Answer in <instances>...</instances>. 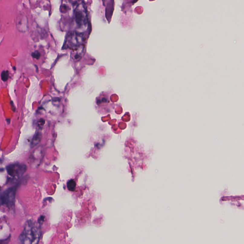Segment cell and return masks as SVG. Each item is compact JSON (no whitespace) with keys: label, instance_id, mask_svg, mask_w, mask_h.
<instances>
[{"label":"cell","instance_id":"3","mask_svg":"<svg viewBox=\"0 0 244 244\" xmlns=\"http://www.w3.org/2000/svg\"><path fill=\"white\" fill-rule=\"evenodd\" d=\"M27 170L26 165L19 163L9 164L6 168L7 173L13 178L19 177L23 176Z\"/></svg>","mask_w":244,"mask_h":244},{"label":"cell","instance_id":"4","mask_svg":"<svg viewBox=\"0 0 244 244\" xmlns=\"http://www.w3.org/2000/svg\"><path fill=\"white\" fill-rule=\"evenodd\" d=\"M74 19L79 27L85 25L87 23V15L86 11L77 8L74 11Z\"/></svg>","mask_w":244,"mask_h":244},{"label":"cell","instance_id":"8","mask_svg":"<svg viewBox=\"0 0 244 244\" xmlns=\"http://www.w3.org/2000/svg\"><path fill=\"white\" fill-rule=\"evenodd\" d=\"M68 189L70 191H74L76 190V183L73 180H70L68 181L67 184Z\"/></svg>","mask_w":244,"mask_h":244},{"label":"cell","instance_id":"11","mask_svg":"<svg viewBox=\"0 0 244 244\" xmlns=\"http://www.w3.org/2000/svg\"><path fill=\"white\" fill-rule=\"evenodd\" d=\"M44 122H44V120L41 119L38 122L39 126H42V125H44Z\"/></svg>","mask_w":244,"mask_h":244},{"label":"cell","instance_id":"1","mask_svg":"<svg viewBox=\"0 0 244 244\" xmlns=\"http://www.w3.org/2000/svg\"><path fill=\"white\" fill-rule=\"evenodd\" d=\"M40 236V227L38 224L32 220H29L25 225L18 240L21 244H37Z\"/></svg>","mask_w":244,"mask_h":244},{"label":"cell","instance_id":"2","mask_svg":"<svg viewBox=\"0 0 244 244\" xmlns=\"http://www.w3.org/2000/svg\"><path fill=\"white\" fill-rule=\"evenodd\" d=\"M17 187L18 186H15L0 192V207L9 209L14 207Z\"/></svg>","mask_w":244,"mask_h":244},{"label":"cell","instance_id":"6","mask_svg":"<svg viewBox=\"0 0 244 244\" xmlns=\"http://www.w3.org/2000/svg\"><path fill=\"white\" fill-rule=\"evenodd\" d=\"M70 41L71 45L74 47L79 46L82 43L83 36L77 33H74L70 35Z\"/></svg>","mask_w":244,"mask_h":244},{"label":"cell","instance_id":"7","mask_svg":"<svg viewBox=\"0 0 244 244\" xmlns=\"http://www.w3.org/2000/svg\"><path fill=\"white\" fill-rule=\"evenodd\" d=\"M41 139V134L39 132H37L35 134V135H34V137L32 139V142L31 144V147L34 148L40 142Z\"/></svg>","mask_w":244,"mask_h":244},{"label":"cell","instance_id":"9","mask_svg":"<svg viewBox=\"0 0 244 244\" xmlns=\"http://www.w3.org/2000/svg\"><path fill=\"white\" fill-rule=\"evenodd\" d=\"M8 77H9V74L7 71H2V72L1 73V78L2 81L4 82L7 81L8 79Z\"/></svg>","mask_w":244,"mask_h":244},{"label":"cell","instance_id":"10","mask_svg":"<svg viewBox=\"0 0 244 244\" xmlns=\"http://www.w3.org/2000/svg\"><path fill=\"white\" fill-rule=\"evenodd\" d=\"M32 55L33 57L34 58L38 59H39L40 57L41 54L39 52H38V51H35V52H34L32 54Z\"/></svg>","mask_w":244,"mask_h":244},{"label":"cell","instance_id":"5","mask_svg":"<svg viewBox=\"0 0 244 244\" xmlns=\"http://www.w3.org/2000/svg\"><path fill=\"white\" fill-rule=\"evenodd\" d=\"M16 26L19 32L24 33L28 29V21L27 17L23 15H20L17 17Z\"/></svg>","mask_w":244,"mask_h":244}]
</instances>
